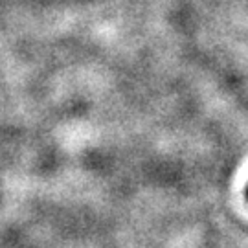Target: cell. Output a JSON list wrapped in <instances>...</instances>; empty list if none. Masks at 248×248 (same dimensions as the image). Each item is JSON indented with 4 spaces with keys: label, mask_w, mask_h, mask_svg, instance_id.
Listing matches in <instances>:
<instances>
[{
    "label": "cell",
    "mask_w": 248,
    "mask_h": 248,
    "mask_svg": "<svg viewBox=\"0 0 248 248\" xmlns=\"http://www.w3.org/2000/svg\"><path fill=\"white\" fill-rule=\"evenodd\" d=\"M247 197H248V189H247Z\"/></svg>",
    "instance_id": "cell-1"
}]
</instances>
